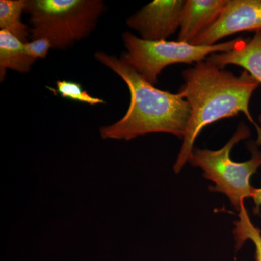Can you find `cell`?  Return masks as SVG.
Returning <instances> with one entry per match:
<instances>
[{
    "instance_id": "obj_1",
    "label": "cell",
    "mask_w": 261,
    "mask_h": 261,
    "mask_svg": "<svg viewBox=\"0 0 261 261\" xmlns=\"http://www.w3.org/2000/svg\"><path fill=\"white\" fill-rule=\"evenodd\" d=\"M181 75L184 84L178 92L188 102L191 114L173 164V172L178 174L189 163L195 141L204 128L240 113L255 126V143L261 146V126L250 111L252 94L260 85L257 80L245 70L237 76L206 60L184 70Z\"/></svg>"
},
{
    "instance_id": "obj_2",
    "label": "cell",
    "mask_w": 261,
    "mask_h": 261,
    "mask_svg": "<svg viewBox=\"0 0 261 261\" xmlns=\"http://www.w3.org/2000/svg\"><path fill=\"white\" fill-rule=\"evenodd\" d=\"M94 57L124 81L130 96L125 116L99 130L102 139L129 141L151 133L183 139L191 110L181 94L158 89L116 56L98 51Z\"/></svg>"
},
{
    "instance_id": "obj_3",
    "label": "cell",
    "mask_w": 261,
    "mask_h": 261,
    "mask_svg": "<svg viewBox=\"0 0 261 261\" xmlns=\"http://www.w3.org/2000/svg\"><path fill=\"white\" fill-rule=\"evenodd\" d=\"M251 135V130L244 122L240 123L232 137L217 150L195 147L189 163L200 168L205 179L214 184L211 191L219 192L227 197L231 205L240 211L245 199L250 198L253 187L251 177L261 167V151L255 142L248 143L251 157L244 162L231 159L233 147Z\"/></svg>"
},
{
    "instance_id": "obj_4",
    "label": "cell",
    "mask_w": 261,
    "mask_h": 261,
    "mask_svg": "<svg viewBox=\"0 0 261 261\" xmlns=\"http://www.w3.org/2000/svg\"><path fill=\"white\" fill-rule=\"evenodd\" d=\"M105 10L101 0H27L32 39L46 38L66 49L88 37Z\"/></svg>"
},
{
    "instance_id": "obj_5",
    "label": "cell",
    "mask_w": 261,
    "mask_h": 261,
    "mask_svg": "<svg viewBox=\"0 0 261 261\" xmlns=\"http://www.w3.org/2000/svg\"><path fill=\"white\" fill-rule=\"evenodd\" d=\"M122 39L126 51L122 53L120 59L153 85L166 67L205 61L214 53L232 50L245 39L239 37L214 45H195L179 41L145 40L129 32L123 33Z\"/></svg>"
},
{
    "instance_id": "obj_6",
    "label": "cell",
    "mask_w": 261,
    "mask_h": 261,
    "mask_svg": "<svg viewBox=\"0 0 261 261\" xmlns=\"http://www.w3.org/2000/svg\"><path fill=\"white\" fill-rule=\"evenodd\" d=\"M185 4V0H154L127 19V25L145 40H167L179 30Z\"/></svg>"
},
{
    "instance_id": "obj_7",
    "label": "cell",
    "mask_w": 261,
    "mask_h": 261,
    "mask_svg": "<svg viewBox=\"0 0 261 261\" xmlns=\"http://www.w3.org/2000/svg\"><path fill=\"white\" fill-rule=\"evenodd\" d=\"M240 32H261V0H228L218 21L192 44L214 45Z\"/></svg>"
},
{
    "instance_id": "obj_8",
    "label": "cell",
    "mask_w": 261,
    "mask_h": 261,
    "mask_svg": "<svg viewBox=\"0 0 261 261\" xmlns=\"http://www.w3.org/2000/svg\"><path fill=\"white\" fill-rule=\"evenodd\" d=\"M228 0H185L178 41L192 44L214 25L222 14Z\"/></svg>"
},
{
    "instance_id": "obj_9",
    "label": "cell",
    "mask_w": 261,
    "mask_h": 261,
    "mask_svg": "<svg viewBox=\"0 0 261 261\" xmlns=\"http://www.w3.org/2000/svg\"><path fill=\"white\" fill-rule=\"evenodd\" d=\"M205 60L221 68L228 65L241 67L261 84V32L255 33L252 39H245L232 50L214 53Z\"/></svg>"
},
{
    "instance_id": "obj_10",
    "label": "cell",
    "mask_w": 261,
    "mask_h": 261,
    "mask_svg": "<svg viewBox=\"0 0 261 261\" xmlns=\"http://www.w3.org/2000/svg\"><path fill=\"white\" fill-rule=\"evenodd\" d=\"M25 43L8 31H0V80H5L7 70L20 73H28L37 60L28 56L24 47Z\"/></svg>"
},
{
    "instance_id": "obj_11",
    "label": "cell",
    "mask_w": 261,
    "mask_h": 261,
    "mask_svg": "<svg viewBox=\"0 0 261 261\" xmlns=\"http://www.w3.org/2000/svg\"><path fill=\"white\" fill-rule=\"evenodd\" d=\"M27 0L0 1V28L8 31L22 42H28L30 30L22 23L21 15L27 8Z\"/></svg>"
},
{
    "instance_id": "obj_12",
    "label": "cell",
    "mask_w": 261,
    "mask_h": 261,
    "mask_svg": "<svg viewBox=\"0 0 261 261\" xmlns=\"http://www.w3.org/2000/svg\"><path fill=\"white\" fill-rule=\"evenodd\" d=\"M235 249L240 250L247 240L255 246V261H261V230L252 222L245 205L239 211V219L233 222Z\"/></svg>"
},
{
    "instance_id": "obj_13",
    "label": "cell",
    "mask_w": 261,
    "mask_h": 261,
    "mask_svg": "<svg viewBox=\"0 0 261 261\" xmlns=\"http://www.w3.org/2000/svg\"><path fill=\"white\" fill-rule=\"evenodd\" d=\"M56 87H47L55 95H61L65 99H70L76 102L87 103L90 106L105 104L106 102L100 98L93 97L87 91L82 88V84L73 81L58 80L56 82Z\"/></svg>"
},
{
    "instance_id": "obj_14",
    "label": "cell",
    "mask_w": 261,
    "mask_h": 261,
    "mask_svg": "<svg viewBox=\"0 0 261 261\" xmlns=\"http://www.w3.org/2000/svg\"><path fill=\"white\" fill-rule=\"evenodd\" d=\"M24 47L28 56L37 60L38 58H45L49 49H53V45L49 39L39 38L33 39L32 42L25 43Z\"/></svg>"
},
{
    "instance_id": "obj_15",
    "label": "cell",
    "mask_w": 261,
    "mask_h": 261,
    "mask_svg": "<svg viewBox=\"0 0 261 261\" xmlns=\"http://www.w3.org/2000/svg\"><path fill=\"white\" fill-rule=\"evenodd\" d=\"M250 198L253 200L254 205H255V213L257 214L260 212L261 207V187L260 188L253 187Z\"/></svg>"
},
{
    "instance_id": "obj_16",
    "label": "cell",
    "mask_w": 261,
    "mask_h": 261,
    "mask_svg": "<svg viewBox=\"0 0 261 261\" xmlns=\"http://www.w3.org/2000/svg\"><path fill=\"white\" fill-rule=\"evenodd\" d=\"M257 121H258L259 125L261 126V113L259 114L258 118H257Z\"/></svg>"
}]
</instances>
